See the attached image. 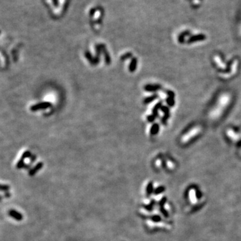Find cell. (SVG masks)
Segmentation results:
<instances>
[{"label": "cell", "mask_w": 241, "mask_h": 241, "mask_svg": "<svg viewBox=\"0 0 241 241\" xmlns=\"http://www.w3.org/2000/svg\"><path fill=\"white\" fill-rule=\"evenodd\" d=\"M24 160H23V159H20V160L18 161V162H17V163L16 165V168L17 169H20V168L24 167Z\"/></svg>", "instance_id": "cell-11"}, {"label": "cell", "mask_w": 241, "mask_h": 241, "mask_svg": "<svg viewBox=\"0 0 241 241\" xmlns=\"http://www.w3.org/2000/svg\"><path fill=\"white\" fill-rule=\"evenodd\" d=\"M131 53H127V54H125V55H123L122 56H121V59L122 60H126L127 58H129V57H131Z\"/></svg>", "instance_id": "cell-12"}, {"label": "cell", "mask_w": 241, "mask_h": 241, "mask_svg": "<svg viewBox=\"0 0 241 241\" xmlns=\"http://www.w3.org/2000/svg\"><path fill=\"white\" fill-rule=\"evenodd\" d=\"M85 57L87 58V59L89 60L90 63L94 65V57L91 55V54L89 51L85 52Z\"/></svg>", "instance_id": "cell-9"}, {"label": "cell", "mask_w": 241, "mask_h": 241, "mask_svg": "<svg viewBox=\"0 0 241 241\" xmlns=\"http://www.w3.org/2000/svg\"><path fill=\"white\" fill-rule=\"evenodd\" d=\"M8 214L10 217L14 218L17 221H21L23 219V216L18 212L14 210H11L8 212Z\"/></svg>", "instance_id": "cell-3"}, {"label": "cell", "mask_w": 241, "mask_h": 241, "mask_svg": "<svg viewBox=\"0 0 241 241\" xmlns=\"http://www.w3.org/2000/svg\"><path fill=\"white\" fill-rule=\"evenodd\" d=\"M229 101L230 96L228 94H225L221 96V98H220V103H218L217 109L214 110L211 113V117H212V119H215L214 117L222 113L221 111L223 109H224V108H226V106L228 105L229 103Z\"/></svg>", "instance_id": "cell-1"}, {"label": "cell", "mask_w": 241, "mask_h": 241, "mask_svg": "<svg viewBox=\"0 0 241 241\" xmlns=\"http://www.w3.org/2000/svg\"><path fill=\"white\" fill-rule=\"evenodd\" d=\"M101 50H102V52L105 56V60L106 64H107V65H109L110 64H111V57H110L109 52L107 51V48H106L105 45L101 44Z\"/></svg>", "instance_id": "cell-5"}, {"label": "cell", "mask_w": 241, "mask_h": 241, "mask_svg": "<svg viewBox=\"0 0 241 241\" xmlns=\"http://www.w3.org/2000/svg\"><path fill=\"white\" fill-rule=\"evenodd\" d=\"M1 190H8L9 189V186L7 185H1Z\"/></svg>", "instance_id": "cell-13"}, {"label": "cell", "mask_w": 241, "mask_h": 241, "mask_svg": "<svg viewBox=\"0 0 241 241\" xmlns=\"http://www.w3.org/2000/svg\"><path fill=\"white\" fill-rule=\"evenodd\" d=\"M31 156V152L30 151H26L23 154H22L21 158L22 159H23V160H25V159L28 158V157H30Z\"/></svg>", "instance_id": "cell-10"}, {"label": "cell", "mask_w": 241, "mask_h": 241, "mask_svg": "<svg viewBox=\"0 0 241 241\" xmlns=\"http://www.w3.org/2000/svg\"><path fill=\"white\" fill-rule=\"evenodd\" d=\"M137 67V58H134L131 60V61L130 62L129 66V71L131 73H133L136 71Z\"/></svg>", "instance_id": "cell-8"}, {"label": "cell", "mask_w": 241, "mask_h": 241, "mask_svg": "<svg viewBox=\"0 0 241 241\" xmlns=\"http://www.w3.org/2000/svg\"><path fill=\"white\" fill-rule=\"evenodd\" d=\"M101 51H102V50H101V45H96V56H95V57H94V65L97 64L99 62Z\"/></svg>", "instance_id": "cell-7"}, {"label": "cell", "mask_w": 241, "mask_h": 241, "mask_svg": "<svg viewBox=\"0 0 241 241\" xmlns=\"http://www.w3.org/2000/svg\"><path fill=\"white\" fill-rule=\"evenodd\" d=\"M43 165L44 164L42 162H39V163H38L36 165L34 166V167L31 169V170H30V172H29V175H34V174H36V173L38 172V171H39L40 169L43 167Z\"/></svg>", "instance_id": "cell-6"}, {"label": "cell", "mask_w": 241, "mask_h": 241, "mask_svg": "<svg viewBox=\"0 0 241 241\" xmlns=\"http://www.w3.org/2000/svg\"><path fill=\"white\" fill-rule=\"evenodd\" d=\"M200 127H197L194 128V129H193V130L190 131V133L187 135V136H184V137H183V139H182H182H183L184 142H186V141H188L190 140V139H190L191 137H194V136H196V135H197L198 133L200 132Z\"/></svg>", "instance_id": "cell-4"}, {"label": "cell", "mask_w": 241, "mask_h": 241, "mask_svg": "<svg viewBox=\"0 0 241 241\" xmlns=\"http://www.w3.org/2000/svg\"><path fill=\"white\" fill-rule=\"evenodd\" d=\"M51 106L52 104L50 102H42L31 106L30 107V110L31 111H39V110L48 109Z\"/></svg>", "instance_id": "cell-2"}]
</instances>
